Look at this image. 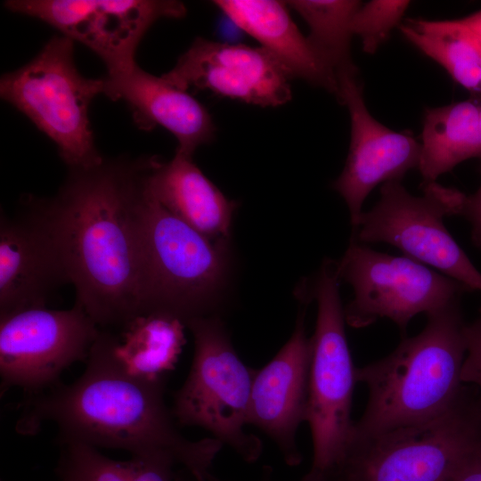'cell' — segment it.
Wrapping results in <instances>:
<instances>
[{
  "instance_id": "cell-1",
  "label": "cell",
  "mask_w": 481,
  "mask_h": 481,
  "mask_svg": "<svg viewBox=\"0 0 481 481\" xmlns=\"http://www.w3.org/2000/svg\"><path fill=\"white\" fill-rule=\"evenodd\" d=\"M113 336L101 330L85 371L73 383L26 398L16 431L32 436L53 422L60 444L126 450L135 458L182 466L196 481L215 478L211 467L224 444L214 437L183 436L165 403L167 380L143 381L122 371L112 355Z\"/></svg>"
},
{
  "instance_id": "cell-2",
  "label": "cell",
  "mask_w": 481,
  "mask_h": 481,
  "mask_svg": "<svg viewBox=\"0 0 481 481\" xmlns=\"http://www.w3.org/2000/svg\"><path fill=\"white\" fill-rule=\"evenodd\" d=\"M146 160L103 159L69 168L46 199L75 302L101 329L123 328L141 315L137 207Z\"/></svg>"
},
{
  "instance_id": "cell-3",
  "label": "cell",
  "mask_w": 481,
  "mask_h": 481,
  "mask_svg": "<svg viewBox=\"0 0 481 481\" xmlns=\"http://www.w3.org/2000/svg\"><path fill=\"white\" fill-rule=\"evenodd\" d=\"M424 329L404 337L387 356L356 368L368 402L353 436H371L420 424L448 411L465 385L466 322L461 299L427 314Z\"/></svg>"
},
{
  "instance_id": "cell-4",
  "label": "cell",
  "mask_w": 481,
  "mask_h": 481,
  "mask_svg": "<svg viewBox=\"0 0 481 481\" xmlns=\"http://www.w3.org/2000/svg\"><path fill=\"white\" fill-rule=\"evenodd\" d=\"M137 233L141 314H167L184 325L220 316L231 275V240H212L166 209L146 190L144 175Z\"/></svg>"
},
{
  "instance_id": "cell-5",
  "label": "cell",
  "mask_w": 481,
  "mask_h": 481,
  "mask_svg": "<svg viewBox=\"0 0 481 481\" xmlns=\"http://www.w3.org/2000/svg\"><path fill=\"white\" fill-rule=\"evenodd\" d=\"M481 439V395L465 385L439 417L371 436L352 438L329 481H452Z\"/></svg>"
},
{
  "instance_id": "cell-6",
  "label": "cell",
  "mask_w": 481,
  "mask_h": 481,
  "mask_svg": "<svg viewBox=\"0 0 481 481\" xmlns=\"http://www.w3.org/2000/svg\"><path fill=\"white\" fill-rule=\"evenodd\" d=\"M105 77L80 74L74 61V41L54 36L24 66L2 76L1 98L24 114L56 145L69 168L100 164L89 107L104 94Z\"/></svg>"
},
{
  "instance_id": "cell-7",
  "label": "cell",
  "mask_w": 481,
  "mask_h": 481,
  "mask_svg": "<svg viewBox=\"0 0 481 481\" xmlns=\"http://www.w3.org/2000/svg\"><path fill=\"white\" fill-rule=\"evenodd\" d=\"M340 282L336 261L326 259L315 276L297 291L301 303L317 304L306 422L314 446L311 469L325 475L342 458L355 428L351 408L356 368L346 336Z\"/></svg>"
},
{
  "instance_id": "cell-8",
  "label": "cell",
  "mask_w": 481,
  "mask_h": 481,
  "mask_svg": "<svg viewBox=\"0 0 481 481\" xmlns=\"http://www.w3.org/2000/svg\"><path fill=\"white\" fill-rule=\"evenodd\" d=\"M185 327L193 336L194 355L171 407L177 424L202 428L245 461H257L262 441L244 430L255 371L237 355L220 316L192 319Z\"/></svg>"
},
{
  "instance_id": "cell-9",
  "label": "cell",
  "mask_w": 481,
  "mask_h": 481,
  "mask_svg": "<svg viewBox=\"0 0 481 481\" xmlns=\"http://www.w3.org/2000/svg\"><path fill=\"white\" fill-rule=\"evenodd\" d=\"M336 268L353 298L344 307L346 322L364 328L387 318L404 337L410 321L426 315L470 291L461 282L405 256L376 251L352 238Z\"/></svg>"
},
{
  "instance_id": "cell-10",
  "label": "cell",
  "mask_w": 481,
  "mask_h": 481,
  "mask_svg": "<svg viewBox=\"0 0 481 481\" xmlns=\"http://www.w3.org/2000/svg\"><path fill=\"white\" fill-rule=\"evenodd\" d=\"M101 330L77 302L1 315V392L20 387L29 398L59 385L65 369L86 362Z\"/></svg>"
},
{
  "instance_id": "cell-11",
  "label": "cell",
  "mask_w": 481,
  "mask_h": 481,
  "mask_svg": "<svg viewBox=\"0 0 481 481\" xmlns=\"http://www.w3.org/2000/svg\"><path fill=\"white\" fill-rule=\"evenodd\" d=\"M423 195H412L401 181L382 184L379 201L363 212L354 239L361 243L384 242L404 256L481 291V273L445 228L447 187L423 184Z\"/></svg>"
},
{
  "instance_id": "cell-12",
  "label": "cell",
  "mask_w": 481,
  "mask_h": 481,
  "mask_svg": "<svg viewBox=\"0 0 481 481\" xmlns=\"http://www.w3.org/2000/svg\"><path fill=\"white\" fill-rule=\"evenodd\" d=\"M5 7L38 19L92 50L108 76L134 68L149 29L161 19H181L184 4L170 0H11Z\"/></svg>"
},
{
  "instance_id": "cell-13",
  "label": "cell",
  "mask_w": 481,
  "mask_h": 481,
  "mask_svg": "<svg viewBox=\"0 0 481 481\" xmlns=\"http://www.w3.org/2000/svg\"><path fill=\"white\" fill-rule=\"evenodd\" d=\"M71 284L46 199L29 196L12 216L0 218V316L47 307Z\"/></svg>"
},
{
  "instance_id": "cell-14",
  "label": "cell",
  "mask_w": 481,
  "mask_h": 481,
  "mask_svg": "<svg viewBox=\"0 0 481 481\" xmlns=\"http://www.w3.org/2000/svg\"><path fill=\"white\" fill-rule=\"evenodd\" d=\"M186 91L208 90L216 94L262 107H276L291 98L285 67L263 47H251L196 38L161 76Z\"/></svg>"
},
{
  "instance_id": "cell-15",
  "label": "cell",
  "mask_w": 481,
  "mask_h": 481,
  "mask_svg": "<svg viewBox=\"0 0 481 481\" xmlns=\"http://www.w3.org/2000/svg\"><path fill=\"white\" fill-rule=\"evenodd\" d=\"M338 89V100L350 114L351 142L333 188L344 199L355 229L363 204L378 184L401 181L409 170L419 168L421 144L411 134L389 129L371 115L357 75L341 77Z\"/></svg>"
},
{
  "instance_id": "cell-16",
  "label": "cell",
  "mask_w": 481,
  "mask_h": 481,
  "mask_svg": "<svg viewBox=\"0 0 481 481\" xmlns=\"http://www.w3.org/2000/svg\"><path fill=\"white\" fill-rule=\"evenodd\" d=\"M305 311L298 312L286 344L255 371L249 405L248 424L260 428L276 444L289 466L302 461L296 436L307 417L313 345L306 331Z\"/></svg>"
},
{
  "instance_id": "cell-17",
  "label": "cell",
  "mask_w": 481,
  "mask_h": 481,
  "mask_svg": "<svg viewBox=\"0 0 481 481\" xmlns=\"http://www.w3.org/2000/svg\"><path fill=\"white\" fill-rule=\"evenodd\" d=\"M104 94L113 101H124L139 128L151 131L160 126L170 132L178 142L175 154L192 158L198 147L214 138L216 126L205 106L161 76L137 65L107 75Z\"/></svg>"
},
{
  "instance_id": "cell-18",
  "label": "cell",
  "mask_w": 481,
  "mask_h": 481,
  "mask_svg": "<svg viewBox=\"0 0 481 481\" xmlns=\"http://www.w3.org/2000/svg\"><path fill=\"white\" fill-rule=\"evenodd\" d=\"M144 185L166 209L212 240H230L238 204L227 199L192 158H147Z\"/></svg>"
},
{
  "instance_id": "cell-19",
  "label": "cell",
  "mask_w": 481,
  "mask_h": 481,
  "mask_svg": "<svg viewBox=\"0 0 481 481\" xmlns=\"http://www.w3.org/2000/svg\"><path fill=\"white\" fill-rule=\"evenodd\" d=\"M213 4L239 28L256 38L292 77L322 87L338 98V83L293 21L285 2L216 0Z\"/></svg>"
},
{
  "instance_id": "cell-20",
  "label": "cell",
  "mask_w": 481,
  "mask_h": 481,
  "mask_svg": "<svg viewBox=\"0 0 481 481\" xmlns=\"http://www.w3.org/2000/svg\"><path fill=\"white\" fill-rule=\"evenodd\" d=\"M419 170L423 184L471 158L481 159V98L428 109Z\"/></svg>"
},
{
  "instance_id": "cell-21",
  "label": "cell",
  "mask_w": 481,
  "mask_h": 481,
  "mask_svg": "<svg viewBox=\"0 0 481 481\" xmlns=\"http://www.w3.org/2000/svg\"><path fill=\"white\" fill-rule=\"evenodd\" d=\"M184 323L162 314H145L129 321L120 337L114 334L112 355L119 367L140 380H167L185 344Z\"/></svg>"
},
{
  "instance_id": "cell-22",
  "label": "cell",
  "mask_w": 481,
  "mask_h": 481,
  "mask_svg": "<svg viewBox=\"0 0 481 481\" xmlns=\"http://www.w3.org/2000/svg\"><path fill=\"white\" fill-rule=\"evenodd\" d=\"M400 30L457 83L469 91L481 92V38L462 19H409L400 24Z\"/></svg>"
},
{
  "instance_id": "cell-23",
  "label": "cell",
  "mask_w": 481,
  "mask_h": 481,
  "mask_svg": "<svg viewBox=\"0 0 481 481\" xmlns=\"http://www.w3.org/2000/svg\"><path fill=\"white\" fill-rule=\"evenodd\" d=\"M307 23L306 37L315 54L338 83L344 75H357L350 42L351 20L362 4L355 0H292L285 2Z\"/></svg>"
},
{
  "instance_id": "cell-24",
  "label": "cell",
  "mask_w": 481,
  "mask_h": 481,
  "mask_svg": "<svg viewBox=\"0 0 481 481\" xmlns=\"http://www.w3.org/2000/svg\"><path fill=\"white\" fill-rule=\"evenodd\" d=\"M56 467L61 481H174L175 465L133 457L120 461L102 455L96 447L69 442L61 444Z\"/></svg>"
},
{
  "instance_id": "cell-25",
  "label": "cell",
  "mask_w": 481,
  "mask_h": 481,
  "mask_svg": "<svg viewBox=\"0 0 481 481\" xmlns=\"http://www.w3.org/2000/svg\"><path fill=\"white\" fill-rule=\"evenodd\" d=\"M409 4V1L373 0L359 5L351 20V30L361 38L365 53H374L387 39Z\"/></svg>"
},
{
  "instance_id": "cell-26",
  "label": "cell",
  "mask_w": 481,
  "mask_h": 481,
  "mask_svg": "<svg viewBox=\"0 0 481 481\" xmlns=\"http://www.w3.org/2000/svg\"><path fill=\"white\" fill-rule=\"evenodd\" d=\"M466 355L461 369L463 384L474 386L481 395V306L477 317L464 329Z\"/></svg>"
},
{
  "instance_id": "cell-27",
  "label": "cell",
  "mask_w": 481,
  "mask_h": 481,
  "mask_svg": "<svg viewBox=\"0 0 481 481\" xmlns=\"http://www.w3.org/2000/svg\"><path fill=\"white\" fill-rule=\"evenodd\" d=\"M457 216H464L469 222L471 241L481 250V184L473 194H464Z\"/></svg>"
},
{
  "instance_id": "cell-28",
  "label": "cell",
  "mask_w": 481,
  "mask_h": 481,
  "mask_svg": "<svg viewBox=\"0 0 481 481\" xmlns=\"http://www.w3.org/2000/svg\"><path fill=\"white\" fill-rule=\"evenodd\" d=\"M452 481H481V439L465 457Z\"/></svg>"
},
{
  "instance_id": "cell-29",
  "label": "cell",
  "mask_w": 481,
  "mask_h": 481,
  "mask_svg": "<svg viewBox=\"0 0 481 481\" xmlns=\"http://www.w3.org/2000/svg\"><path fill=\"white\" fill-rule=\"evenodd\" d=\"M260 481H272V469L265 466L263 469V473ZM299 481H329L324 473L310 469Z\"/></svg>"
},
{
  "instance_id": "cell-30",
  "label": "cell",
  "mask_w": 481,
  "mask_h": 481,
  "mask_svg": "<svg viewBox=\"0 0 481 481\" xmlns=\"http://www.w3.org/2000/svg\"><path fill=\"white\" fill-rule=\"evenodd\" d=\"M462 20L472 28L481 38V11L462 18Z\"/></svg>"
},
{
  "instance_id": "cell-31",
  "label": "cell",
  "mask_w": 481,
  "mask_h": 481,
  "mask_svg": "<svg viewBox=\"0 0 481 481\" xmlns=\"http://www.w3.org/2000/svg\"><path fill=\"white\" fill-rule=\"evenodd\" d=\"M208 481H218L216 478H213V479H210V480H208Z\"/></svg>"
}]
</instances>
